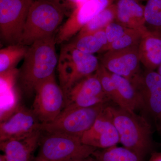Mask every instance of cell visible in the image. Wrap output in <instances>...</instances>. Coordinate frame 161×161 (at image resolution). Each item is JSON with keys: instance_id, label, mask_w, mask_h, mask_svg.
Listing matches in <instances>:
<instances>
[{"instance_id": "obj_7", "label": "cell", "mask_w": 161, "mask_h": 161, "mask_svg": "<svg viewBox=\"0 0 161 161\" xmlns=\"http://www.w3.org/2000/svg\"><path fill=\"white\" fill-rule=\"evenodd\" d=\"M31 110L42 124L54 120L65 106L64 93L55 79V74L36 86Z\"/></svg>"}, {"instance_id": "obj_6", "label": "cell", "mask_w": 161, "mask_h": 161, "mask_svg": "<svg viewBox=\"0 0 161 161\" xmlns=\"http://www.w3.org/2000/svg\"><path fill=\"white\" fill-rule=\"evenodd\" d=\"M108 105L107 103L86 108L63 109L54 120L41 124L42 132L81 137L88 131Z\"/></svg>"}, {"instance_id": "obj_14", "label": "cell", "mask_w": 161, "mask_h": 161, "mask_svg": "<svg viewBox=\"0 0 161 161\" xmlns=\"http://www.w3.org/2000/svg\"><path fill=\"white\" fill-rule=\"evenodd\" d=\"M131 82L141 95L143 108L157 119L161 112V75L147 70Z\"/></svg>"}, {"instance_id": "obj_20", "label": "cell", "mask_w": 161, "mask_h": 161, "mask_svg": "<svg viewBox=\"0 0 161 161\" xmlns=\"http://www.w3.org/2000/svg\"><path fill=\"white\" fill-rule=\"evenodd\" d=\"M93 156L97 161H143L144 158L124 147L115 146L107 149H98Z\"/></svg>"}, {"instance_id": "obj_21", "label": "cell", "mask_w": 161, "mask_h": 161, "mask_svg": "<svg viewBox=\"0 0 161 161\" xmlns=\"http://www.w3.org/2000/svg\"><path fill=\"white\" fill-rule=\"evenodd\" d=\"M28 47L13 44L0 50V74L15 69L16 65L24 58Z\"/></svg>"}, {"instance_id": "obj_26", "label": "cell", "mask_w": 161, "mask_h": 161, "mask_svg": "<svg viewBox=\"0 0 161 161\" xmlns=\"http://www.w3.org/2000/svg\"><path fill=\"white\" fill-rule=\"evenodd\" d=\"M129 28L116 22H113L104 28L108 40V44L115 42L125 34ZM107 44V45H108Z\"/></svg>"}, {"instance_id": "obj_2", "label": "cell", "mask_w": 161, "mask_h": 161, "mask_svg": "<svg viewBox=\"0 0 161 161\" xmlns=\"http://www.w3.org/2000/svg\"><path fill=\"white\" fill-rule=\"evenodd\" d=\"M105 111L118 131L123 147L144 158L152 148L151 126L146 119L121 107L108 105Z\"/></svg>"}, {"instance_id": "obj_1", "label": "cell", "mask_w": 161, "mask_h": 161, "mask_svg": "<svg viewBox=\"0 0 161 161\" xmlns=\"http://www.w3.org/2000/svg\"><path fill=\"white\" fill-rule=\"evenodd\" d=\"M54 35L36 40L28 47L18 76L26 95L35 93L36 86L54 75L58 58Z\"/></svg>"}, {"instance_id": "obj_32", "label": "cell", "mask_w": 161, "mask_h": 161, "mask_svg": "<svg viewBox=\"0 0 161 161\" xmlns=\"http://www.w3.org/2000/svg\"><path fill=\"white\" fill-rule=\"evenodd\" d=\"M0 161H6L5 156L4 154H1L0 155Z\"/></svg>"}, {"instance_id": "obj_13", "label": "cell", "mask_w": 161, "mask_h": 161, "mask_svg": "<svg viewBox=\"0 0 161 161\" xmlns=\"http://www.w3.org/2000/svg\"><path fill=\"white\" fill-rule=\"evenodd\" d=\"M105 108L92 127L81 136L84 144L104 149L116 146L119 142L118 131Z\"/></svg>"}, {"instance_id": "obj_16", "label": "cell", "mask_w": 161, "mask_h": 161, "mask_svg": "<svg viewBox=\"0 0 161 161\" xmlns=\"http://www.w3.org/2000/svg\"><path fill=\"white\" fill-rule=\"evenodd\" d=\"M161 32L148 29L139 44V58L147 70L154 71L161 65Z\"/></svg>"}, {"instance_id": "obj_27", "label": "cell", "mask_w": 161, "mask_h": 161, "mask_svg": "<svg viewBox=\"0 0 161 161\" xmlns=\"http://www.w3.org/2000/svg\"><path fill=\"white\" fill-rule=\"evenodd\" d=\"M63 12L64 15L69 17L78 6L88 0H51Z\"/></svg>"}, {"instance_id": "obj_24", "label": "cell", "mask_w": 161, "mask_h": 161, "mask_svg": "<svg viewBox=\"0 0 161 161\" xmlns=\"http://www.w3.org/2000/svg\"><path fill=\"white\" fill-rule=\"evenodd\" d=\"M95 74L100 80L103 89L107 97L118 106L124 108L123 103L119 94L115 82L111 76V73L100 63Z\"/></svg>"}, {"instance_id": "obj_5", "label": "cell", "mask_w": 161, "mask_h": 161, "mask_svg": "<svg viewBox=\"0 0 161 161\" xmlns=\"http://www.w3.org/2000/svg\"><path fill=\"white\" fill-rule=\"evenodd\" d=\"M37 157L47 161H73L91 156L97 148L82 142L81 137L59 133L42 135Z\"/></svg>"}, {"instance_id": "obj_12", "label": "cell", "mask_w": 161, "mask_h": 161, "mask_svg": "<svg viewBox=\"0 0 161 161\" xmlns=\"http://www.w3.org/2000/svg\"><path fill=\"white\" fill-rule=\"evenodd\" d=\"M138 46L106 52L101 64L109 72L132 81L140 75Z\"/></svg>"}, {"instance_id": "obj_22", "label": "cell", "mask_w": 161, "mask_h": 161, "mask_svg": "<svg viewBox=\"0 0 161 161\" xmlns=\"http://www.w3.org/2000/svg\"><path fill=\"white\" fill-rule=\"evenodd\" d=\"M116 15V6L115 4H112L86 24L77 35L83 34L104 29L108 25L115 21Z\"/></svg>"}, {"instance_id": "obj_33", "label": "cell", "mask_w": 161, "mask_h": 161, "mask_svg": "<svg viewBox=\"0 0 161 161\" xmlns=\"http://www.w3.org/2000/svg\"><path fill=\"white\" fill-rule=\"evenodd\" d=\"M158 72L161 75V64L158 69Z\"/></svg>"}, {"instance_id": "obj_29", "label": "cell", "mask_w": 161, "mask_h": 161, "mask_svg": "<svg viewBox=\"0 0 161 161\" xmlns=\"http://www.w3.org/2000/svg\"><path fill=\"white\" fill-rule=\"evenodd\" d=\"M92 156L86 158L80 159L76 160L73 161H97L94 157H92Z\"/></svg>"}, {"instance_id": "obj_19", "label": "cell", "mask_w": 161, "mask_h": 161, "mask_svg": "<svg viewBox=\"0 0 161 161\" xmlns=\"http://www.w3.org/2000/svg\"><path fill=\"white\" fill-rule=\"evenodd\" d=\"M72 46L80 51L94 54L102 52L108 44V40L104 29L77 35L74 40L69 43Z\"/></svg>"}, {"instance_id": "obj_11", "label": "cell", "mask_w": 161, "mask_h": 161, "mask_svg": "<svg viewBox=\"0 0 161 161\" xmlns=\"http://www.w3.org/2000/svg\"><path fill=\"white\" fill-rule=\"evenodd\" d=\"M41 124L32 110L21 107L1 122L0 142L27 137L41 130Z\"/></svg>"}, {"instance_id": "obj_34", "label": "cell", "mask_w": 161, "mask_h": 161, "mask_svg": "<svg viewBox=\"0 0 161 161\" xmlns=\"http://www.w3.org/2000/svg\"><path fill=\"white\" fill-rule=\"evenodd\" d=\"M136 1H138V2H141V1H147V0H136Z\"/></svg>"}, {"instance_id": "obj_28", "label": "cell", "mask_w": 161, "mask_h": 161, "mask_svg": "<svg viewBox=\"0 0 161 161\" xmlns=\"http://www.w3.org/2000/svg\"><path fill=\"white\" fill-rule=\"evenodd\" d=\"M149 161H161V152L153 153Z\"/></svg>"}, {"instance_id": "obj_30", "label": "cell", "mask_w": 161, "mask_h": 161, "mask_svg": "<svg viewBox=\"0 0 161 161\" xmlns=\"http://www.w3.org/2000/svg\"><path fill=\"white\" fill-rule=\"evenodd\" d=\"M157 119L158 122L159 127L161 129V112L158 118H157Z\"/></svg>"}, {"instance_id": "obj_25", "label": "cell", "mask_w": 161, "mask_h": 161, "mask_svg": "<svg viewBox=\"0 0 161 161\" xmlns=\"http://www.w3.org/2000/svg\"><path fill=\"white\" fill-rule=\"evenodd\" d=\"M146 25L150 31H161V0H147L145 6Z\"/></svg>"}, {"instance_id": "obj_18", "label": "cell", "mask_w": 161, "mask_h": 161, "mask_svg": "<svg viewBox=\"0 0 161 161\" xmlns=\"http://www.w3.org/2000/svg\"><path fill=\"white\" fill-rule=\"evenodd\" d=\"M124 108L134 111L143 108L142 100L139 93L131 81L127 78L111 73Z\"/></svg>"}, {"instance_id": "obj_9", "label": "cell", "mask_w": 161, "mask_h": 161, "mask_svg": "<svg viewBox=\"0 0 161 161\" xmlns=\"http://www.w3.org/2000/svg\"><path fill=\"white\" fill-rule=\"evenodd\" d=\"M114 0H88L78 6L59 27L55 40L57 44L69 41L86 24L99 13L113 4Z\"/></svg>"}, {"instance_id": "obj_17", "label": "cell", "mask_w": 161, "mask_h": 161, "mask_svg": "<svg viewBox=\"0 0 161 161\" xmlns=\"http://www.w3.org/2000/svg\"><path fill=\"white\" fill-rule=\"evenodd\" d=\"M116 6L117 22L129 29L147 28L146 26L145 6L136 0H117Z\"/></svg>"}, {"instance_id": "obj_15", "label": "cell", "mask_w": 161, "mask_h": 161, "mask_svg": "<svg viewBox=\"0 0 161 161\" xmlns=\"http://www.w3.org/2000/svg\"><path fill=\"white\" fill-rule=\"evenodd\" d=\"M42 132L38 130L24 138L0 142V148L6 161H33Z\"/></svg>"}, {"instance_id": "obj_10", "label": "cell", "mask_w": 161, "mask_h": 161, "mask_svg": "<svg viewBox=\"0 0 161 161\" xmlns=\"http://www.w3.org/2000/svg\"><path fill=\"white\" fill-rule=\"evenodd\" d=\"M108 100L95 73L81 79L72 88L65 96L63 109L93 106Z\"/></svg>"}, {"instance_id": "obj_8", "label": "cell", "mask_w": 161, "mask_h": 161, "mask_svg": "<svg viewBox=\"0 0 161 161\" xmlns=\"http://www.w3.org/2000/svg\"><path fill=\"white\" fill-rule=\"evenodd\" d=\"M34 1L0 0V33L3 41L11 45L19 43Z\"/></svg>"}, {"instance_id": "obj_3", "label": "cell", "mask_w": 161, "mask_h": 161, "mask_svg": "<svg viewBox=\"0 0 161 161\" xmlns=\"http://www.w3.org/2000/svg\"><path fill=\"white\" fill-rule=\"evenodd\" d=\"M64 15L51 0H34L18 44L30 46L36 40L54 35Z\"/></svg>"}, {"instance_id": "obj_23", "label": "cell", "mask_w": 161, "mask_h": 161, "mask_svg": "<svg viewBox=\"0 0 161 161\" xmlns=\"http://www.w3.org/2000/svg\"><path fill=\"white\" fill-rule=\"evenodd\" d=\"M148 28L142 29H128L120 38L104 47L102 52L125 49L138 46L142 36Z\"/></svg>"}, {"instance_id": "obj_4", "label": "cell", "mask_w": 161, "mask_h": 161, "mask_svg": "<svg viewBox=\"0 0 161 161\" xmlns=\"http://www.w3.org/2000/svg\"><path fill=\"white\" fill-rule=\"evenodd\" d=\"M100 64L94 54L80 51L69 43L61 46L57 69L60 86L66 96L81 79L93 74Z\"/></svg>"}, {"instance_id": "obj_31", "label": "cell", "mask_w": 161, "mask_h": 161, "mask_svg": "<svg viewBox=\"0 0 161 161\" xmlns=\"http://www.w3.org/2000/svg\"><path fill=\"white\" fill-rule=\"evenodd\" d=\"M33 161H47L43 159L40 158L38 157L37 156L36 157H35Z\"/></svg>"}]
</instances>
